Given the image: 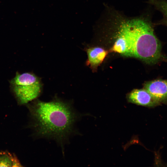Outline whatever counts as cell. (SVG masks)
Returning <instances> with one entry per match:
<instances>
[{"mask_svg": "<svg viewBox=\"0 0 167 167\" xmlns=\"http://www.w3.org/2000/svg\"><path fill=\"white\" fill-rule=\"evenodd\" d=\"M29 108L36 135L55 141L62 148L76 133L75 125L80 115L71 103L56 97L49 102L37 99Z\"/></svg>", "mask_w": 167, "mask_h": 167, "instance_id": "cell-1", "label": "cell"}, {"mask_svg": "<svg viewBox=\"0 0 167 167\" xmlns=\"http://www.w3.org/2000/svg\"><path fill=\"white\" fill-rule=\"evenodd\" d=\"M120 30L128 44L127 57L139 58L147 63L156 64L162 58L161 45L155 35L151 24L141 19L123 23Z\"/></svg>", "mask_w": 167, "mask_h": 167, "instance_id": "cell-2", "label": "cell"}, {"mask_svg": "<svg viewBox=\"0 0 167 167\" xmlns=\"http://www.w3.org/2000/svg\"><path fill=\"white\" fill-rule=\"evenodd\" d=\"M10 90L20 104H27L39 97L42 92L40 78L32 72L16 73L9 81Z\"/></svg>", "mask_w": 167, "mask_h": 167, "instance_id": "cell-3", "label": "cell"}, {"mask_svg": "<svg viewBox=\"0 0 167 167\" xmlns=\"http://www.w3.org/2000/svg\"><path fill=\"white\" fill-rule=\"evenodd\" d=\"M128 102L148 107H152L160 103L144 88L135 89L126 96Z\"/></svg>", "mask_w": 167, "mask_h": 167, "instance_id": "cell-4", "label": "cell"}, {"mask_svg": "<svg viewBox=\"0 0 167 167\" xmlns=\"http://www.w3.org/2000/svg\"><path fill=\"white\" fill-rule=\"evenodd\" d=\"M144 88L159 102L167 100V80L156 79L145 83Z\"/></svg>", "mask_w": 167, "mask_h": 167, "instance_id": "cell-5", "label": "cell"}, {"mask_svg": "<svg viewBox=\"0 0 167 167\" xmlns=\"http://www.w3.org/2000/svg\"><path fill=\"white\" fill-rule=\"evenodd\" d=\"M88 58L86 64L93 71L96 70L98 66L102 62L108 54V52L100 47L86 48Z\"/></svg>", "mask_w": 167, "mask_h": 167, "instance_id": "cell-6", "label": "cell"}, {"mask_svg": "<svg viewBox=\"0 0 167 167\" xmlns=\"http://www.w3.org/2000/svg\"><path fill=\"white\" fill-rule=\"evenodd\" d=\"M128 50V44L127 39L123 33L119 30L118 38L111 49L110 51L127 57Z\"/></svg>", "mask_w": 167, "mask_h": 167, "instance_id": "cell-7", "label": "cell"}, {"mask_svg": "<svg viewBox=\"0 0 167 167\" xmlns=\"http://www.w3.org/2000/svg\"><path fill=\"white\" fill-rule=\"evenodd\" d=\"M19 166L22 165L14 155L6 152L0 153V167Z\"/></svg>", "mask_w": 167, "mask_h": 167, "instance_id": "cell-8", "label": "cell"}, {"mask_svg": "<svg viewBox=\"0 0 167 167\" xmlns=\"http://www.w3.org/2000/svg\"><path fill=\"white\" fill-rule=\"evenodd\" d=\"M150 2L163 15V18L159 24L167 26V1L166 0H150Z\"/></svg>", "mask_w": 167, "mask_h": 167, "instance_id": "cell-9", "label": "cell"}]
</instances>
